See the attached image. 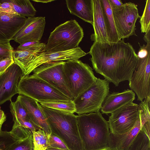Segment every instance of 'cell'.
Returning <instances> with one entry per match:
<instances>
[{
	"label": "cell",
	"mask_w": 150,
	"mask_h": 150,
	"mask_svg": "<svg viewBox=\"0 0 150 150\" xmlns=\"http://www.w3.org/2000/svg\"><path fill=\"white\" fill-rule=\"evenodd\" d=\"M124 40L116 42H94L88 52L95 71L116 86L121 82L129 81L138 60L132 45Z\"/></svg>",
	"instance_id": "obj_1"
},
{
	"label": "cell",
	"mask_w": 150,
	"mask_h": 150,
	"mask_svg": "<svg viewBox=\"0 0 150 150\" xmlns=\"http://www.w3.org/2000/svg\"><path fill=\"white\" fill-rule=\"evenodd\" d=\"M77 122L83 150H109L108 124L100 110L78 115Z\"/></svg>",
	"instance_id": "obj_2"
},
{
	"label": "cell",
	"mask_w": 150,
	"mask_h": 150,
	"mask_svg": "<svg viewBox=\"0 0 150 150\" xmlns=\"http://www.w3.org/2000/svg\"><path fill=\"white\" fill-rule=\"evenodd\" d=\"M38 105L52 133L60 139L69 150H83L77 122V116Z\"/></svg>",
	"instance_id": "obj_3"
},
{
	"label": "cell",
	"mask_w": 150,
	"mask_h": 150,
	"mask_svg": "<svg viewBox=\"0 0 150 150\" xmlns=\"http://www.w3.org/2000/svg\"><path fill=\"white\" fill-rule=\"evenodd\" d=\"M64 72L66 83L72 100L92 86L97 79L89 65L79 59L65 62Z\"/></svg>",
	"instance_id": "obj_4"
},
{
	"label": "cell",
	"mask_w": 150,
	"mask_h": 150,
	"mask_svg": "<svg viewBox=\"0 0 150 150\" xmlns=\"http://www.w3.org/2000/svg\"><path fill=\"white\" fill-rule=\"evenodd\" d=\"M83 36V29L76 20L66 21L50 33L45 44L46 52H61L76 48Z\"/></svg>",
	"instance_id": "obj_5"
},
{
	"label": "cell",
	"mask_w": 150,
	"mask_h": 150,
	"mask_svg": "<svg viewBox=\"0 0 150 150\" xmlns=\"http://www.w3.org/2000/svg\"><path fill=\"white\" fill-rule=\"evenodd\" d=\"M18 93L38 103L71 100L43 80L33 75L22 76L18 86Z\"/></svg>",
	"instance_id": "obj_6"
},
{
	"label": "cell",
	"mask_w": 150,
	"mask_h": 150,
	"mask_svg": "<svg viewBox=\"0 0 150 150\" xmlns=\"http://www.w3.org/2000/svg\"><path fill=\"white\" fill-rule=\"evenodd\" d=\"M109 83L105 79L97 78L95 84L73 100L75 112L79 115L99 111L109 93Z\"/></svg>",
	"instance_id": "obj_7"
},
{
	"label": "cell",
	"mask_w": 150,
	"mask_h": 150,
	"mask_svg": "<svg viewBox=\"0 0 150 150\" xmlns=\"http://www.w3.org/2000/svg\"><path fill=\"white\" fill-rule=\"evenodd\" d=\"M139 117V104L133 102L127 104L111 114L108 121L110 132L121 135L130 131Z\"/></svg>",
	"instance_id": "obj_8"
},
{
	"label": "cell",
	"mask_w": 150,
	"mask_h": 150,
	"mask_svg": "<svg viewBox=\"0 0 150 150\" xmlns=\"http://www.w3.org/2000/svg\"><path fill=\"white\" fill-rule=\"evenodd\" d=\"M137 5L131 2L119 8L112 9L115 25L120 40L128 38L135 33L136 23L140 18Z\"/></svg>",
	"instance_id": "obj_9"
},
{
	"label": "cell",
	"mask_w": 150,
	"mask_h": 150,
	"mask_svg": "<svg viewBox=\"0 0 150 150\" xmlns=\"http://www.w3.org/2000/svg\"><path fill=\"white\" fill-rule=\"evenodd\" d=\"M64 62L59 61L43 64L33 70L32 75L43 80L72 100L64 77Z\"/></svg>",
	"instance_id": "obj_10"
},
{
	"label": "cell",
	"mask_w": 150,
	"mask_h": 150,
	"mask_svg": "<svg viewBox=\"0 0 150 150\" xmlns=\"http://www.w3.org/2000/svg\"><path fill=\"white\" fill-rule=\"evenodd\" d=\"M129 86L137 97V100H150V53L145 57L138 58Z\"/></svg>",
	"instance_id": "obj_11"
},
{
	"label": "cell",
	"mask_w": 150,
	"mask_h": 150,
	"mask_svg": "<svg viewBox=\"0 0 150 150\" xmlns=\"http://www.w3.org/2000/svg\"><path fill=\"white\" fill-rule=\"evenodd\" d=\"M22 76L21 69L14 63L0 75V105L11 100L18 93V86Z\"/></svg>",
	"instance_id": "obj_12"
},
{
	"label": "cell",
	"mask_w": 150,
	"mask_h": 150,
	"mask_svg": "<svg viewBox=\"0 0 150 150\" xmlns=\"http://www.w3.org/2000/svg\"><path fill=\"white\" fill-rule=\"evenodd\" d=\"M45 23V17H28L13 40L20 45L31 41H40L43 33Z\"/></svg>",
	"instance_id": "obj_13"
},
{
	"label": "cell",
	"mask_w": 150,
	"mask_h": 150,
	"mask_svg": "<svg viewBox=\"0 0 150 150\" xmlns=\"http://www.w3.org/2000/svg\"><path fill=\"white\" fill-rule=\"evenodd\" d=\"M86 54L87 53L79 47L67 51L54 52H45L41 53L32 60L27 73V76L29 75L35 68L43 64L56 61L79 59Z\"/></svg>",
	"instance_id": "obj_14"
},
{
	"label": "cell",
	"mask_w": 150,
	"mask_h": 150,
	"mask_svg": "<svg viewBox=\"0 0 150 150\" xmlns=\"http://www.w3.org/2000/svg\"><path fill=\"white\" fill-rule=\"evenodd\" d=\"M26 19V17L19 15H11L0 12V43L10 42Z\"/></svg>",
	"instance_id": "obj_15"
},
{
	"label": "cell",
	"mask_w": 150,
	"mask_h": 150,
	"mask_svg": "<svg viewBox=\"0 0 150 150\" xmlns=\"http://www.w3.org/2000/svg\"><path fill=\"white\" fill-rule=\"evenodd\" d=\"M26 110L31 121L47 135L51 132L46 118L39 108L38 102L28 97L19 94L17 98Z\"/></svg>",
	"instance_id": "obj_16"
},
{
	"label": "cell",
	"mask_w": 150,
	"mask_h": 150,
	"mask_svg": "<svg viewBox=\"0 0 150 150\" xmlns=\"http://www.w3.org/2000/svg\"><path fill=\"white\" fill-rule=\"evenodd\" d=\"M135 96V93L129 89L120 92L109 93L102 105L101 111L106 115L111 114L123 105L133 102Z\"/></svg>",
	"instance_id": "obj_17"
},
{
	"label": "cell",
	"mask_w": 150,
	"mask_h": 150,
	"mask_svg": "<svg viewBox=\"0 0 150 150\" xmlns=\"http://www.w3.org/2000/svg\"><path fill=\"white\" fill-rule=\"evenodd\" d=\"M93 9L94 33L91 39L94 42L101 43L109 42L102 4L100 0H92Z\"/></svg>",
	"instance_id": "obj_18"
},
{
	"label": "cell",
	"mask_w": 150,
	"mask_h": 150,
	"mask_svg": "<svg viewBox=\"0 0 150 150\" xmlns=\"http://www.w3.org/2000/svg\"><path fill=\"white\" fill-rule=\"evenodd\" d=\"M70 13L92 25L93 9L92 0H66Z\"/></svg>",
	"instance_id": "obj_19"
},
{
	"label": "cell",
	"mask_w": 150,
	"mask_h": 150,
	"mask_svg": "<svg viewBox=\"0 0 150 150\" xmlns=\"http://www.w3.org/2000/svg\"><path fill=\"white\" fill-rule=\"evenodd\" d=\"M141 128L140 116L136 125L129 132L121 135L110 133L109 150H127Z\"/></svg>",
	"instance_id": "obj_20"
},
{
	"label": "cell",
	"mask_w": 150,
	"mask_h": 150,
	"mask_svg": "<svg viewBox=\"0 0 150 150\" xmlns=\"http://www.w3.org/2000/svg\"><path fill=\"white\" fill-rule=\"evenodd\" d=\"M45 52V46L35 50H13L12 56L14 63L21 69L22 76H27L28 69L33 59L38 55Z\"/></svg>",
	"instance_id": "obj_21"
},
{
	"label": "cell",
	"mask_w": 150,
	"mask_h": 150,
	"mask_svg": "<svg viewBox=\"0 0 150 150\" xmlns=\"http://www.w3.org/2000/svg\"><path fill=\"white\" fill-rule=\"evenodd\" d=\"M109 42H116L121 40L115 27L112 8L109 0H100Z\"/></svg>",
	"instance_id": "obj_22"
},
{
	"label": "cell",
	"mask_w": 150,
	"mask_h": 150,
	"mask_svg": "<svg viewBox=\"0 0 150 150\" xmlns=\"http://www.w3.org/2000/svg\"><path fill=\"white\" fill-rule=\"evenodd\" d=\"M12 3L16 13L25 17L34 16L37 12L33 4L29 0H9Z\"/></svg>",
	"instance_id": "obj_23"
},
{
	"label": "cell",
	"mask_w": 150,
	"mask_h": 150,
	"mask_svg": "<svg viewBox=\"0 0 150 150\" xmlns=\"http://www.w3.org/2000/svg\"><path fill=\"white\" fill-rule=\"evenodd\" d=\"M150 100L144 99L139 104V116L141 122V130L150 138Z\"/></svg>",
	"instance_id": "obj_24"
},
{
	"label": "cell",
	"mask_w": 150,
	"mask_h": 150,
	"mask_svg": "<svg viewBox=\"0 0 150 150\" xmlns=\"http://www.w3.org/2000/svg\"><path fill=\"white\" fill-rule=\"evenodd\" d=\"M38 103L43 107L69 113L74 114L76 112L75 104L72 100L66 101H48Z\"/></svg>",
	"instance_id": "obj_25"
},
{
	"label": "cell",
	"mask_w": 150,
	"mask_h": 150,
	"mask_svg": "<svg viewBox=\"0 0 150 150\" xmlns=\"http://www.w3.org/2000/svg\"><path fill=\"white\" fill-rule=\"evenodd\" d=\"M127 150H150V138L140 130Z\"/></svg>",
	"instance_id": "obj_26"
},
{
	"label": "cell",
	"mask_w": 150,
	"mask_h": 150,
	"mask_svg": "<svg viewBox=\"0 0 150 150\" xmlns=\"http://www.w3.org/2000/svg\"><path fill=\"white\" fill-rule=\"evenodd\" d=\"M10 101V111L13 116V122L23 119L30 120L26 110L17 98L15 102H12L11 100Z\"/></svg>",
	"instance_id": "obj_27"
},
{
	"label": "cell",
	"mask_w": 150,
	"mask_h": 150,
	"mask_svg": "<svg viewBox=\"0 0 150 150\" xmlns=\"http://www.w3.org/2000/svg\"><path fill=\"white\" fill-rule=\"evenodd\" d=\"M33 150H46L47 148V134L40 129L32 132Z\"/></svg>",
	"instance_id": "obj_28"
},
{
	"label": "cell",
	"mask_w": 150,
	"mask_h": 150,
	"mask_svg": "<svg viewBox=\"0 0 150 150\" xmlns=\"http://www.w3.org/2000/svg\"><path fill=\"white\" fill-rule=\"evenodd\" d=\"M20 140H21L15 138L10 132L2 131L0 133V149L8 150Z\"/></svg>",
	"instance_id": "obj_29"
},
{
	"label": "cell",
	"mask_w": 150,
	"mask_h": 150,
	"mask_svg": "<svg viewBox=\"0 0 150 150\" xmlns=\"http://www.w3.org/2000/svg\"><path fill=\"white\" fill-rule=\"evenodd\" d=\"M139 22L142 33H146L150 30V0L146 1L144 10Z\"/></svg>",
	"instance_id": "obj_30"
},
{
	"label": "cell",
	"mask_w": 150,
	"mask_h": 150,
	"mask_svg": "<svg viewBox=\"0 0 150 150\" xmlns=\"http://www.w3.org/2000/svg\"><path fill=\"white\" fill-rule=\"evenodd\" d=\"M8 150H33V135L14 144Z\"/></svg>",
	"instance_id": "obj_31"
},
{
	"label": "cell",
	"mask_w": 150,
	"mask_h": 150,
	"mask_svg": "<svg viewBox=\"0 0 150 150\" xmlns=\"http://www.w3.org/2000/svg\"><path fill=\"white\" fill-rule=\"evenodd\" d=\"M47 136V148L69 150L64 143L57 137L52 133Z\"/></svg>",
	"instance_id": "obj_32"
},
{
	"label": "cell",
	"mask_w": 150,
	"mask_h": 150,
	"mask_svg": "<svg viewBox=\"0 0 150 150\" xmlns=\"http://www.w3.org/2000/svg\"><path fill=\"white\" fill-rule=\"evenodd\" d=\"M45 46V44L40 41H31L20 44L16 50H35Z\"/></svg>",
	"instance_id": "obj_33"
},
{
	"label": "cell",
	"mask_w": 150,
	"mask_h": 150,
	"mask_svg": "<svg viewBox=\"0 0 150 150\" xmlns=\"http://www.w3.org/2000/svg\"><path fill=\"white\" fill-rule=\"evenodd\" d=\"M13 50L10 42L5 44L0 43V61L6 57H13Z\"/></svg>",
	"instance_id": "obj_34"
},
{
	"label": "cell",
	"mask_w": 150,
	"mask_h": 150,
	"mask_svg": "<svg viewBox=\"0 0 150 150\" xmlns=\"http://www.w3.org/2000/svg\"><path fill=\"white\" fill-rule=\"evenodd\" d=\"M0 2V12L8 14L18 15L15 11L12 4L8 0L1 1Z\"/></svg>",
	"instance_id": "obj_35"
},
{
	"label": "cell",
	"mask_w": 150,
	"mask_h": 150,
	"mask_svg": "<svg viewBox=\"0 0 150 150\" xmlns=\"http://www.w3.org/2000/svg\"><path fill=\"white\" fill-rule=\"evenodd\" d=\"M14 63L13 57H6L0 61V73H4Z\"/></svg>",
	"instance_id": "obj_36"
},
{
	"label": "cell",
	"mask_w": 150,
	"mask_h": 150,
	"mask_svg": "<svg viewBox=\"0 0 150 150\" xmlns=\"http://www.w3.org/2000/svg\"><path fill=\"white\" fill-rule=\"evenodd\" d=\"M109 1L112 9L119 8L124 5L120 0H109Z\"/></svg>",
	"instance_id": "obj_37"
},
{
	"label": "cell",
	"mask_w": 150,
	"mask_h": 150,
	"mask_svg": "<svg viewBox=\"0 0 150 150\" xmlns=\"http://www.w3.org/2000/svg\"><path fill=\"white\" fill-rule=\"evenodd\" d=\"M6 120V116L4 112L0 109V133L3 131L1 130L2 126Z\"/></svg>",
	"instance_id": "obj_38"
},
{
	"label": "cell",
	"mask_w": 150,
	"mask_h": 150,
	"mask_svg": "<svg viewBox=\"0 0 150 150\" xmlns=\"http://www.w3.org/2000/svg\"><path fill=\"white\" fill-rule=\"evenodd\" d=\"M150 30L146 33L143 38L144 40L147 43H150Z\"/></svg>",
	"instance_id": "obj_39"
},
{
	"label": "cell",
	"mask_w": 150,
	"mask_h": 150,
	"mask_svg": "<svg viewBox=\"0 0 150 150\" xmlns=\"http://www.w3.org/2000/svg\"><path fill=\"white\" fill-rule=\"evenodd\" d=\"M54 0H34L33 1L37 2H40L42 3H47L50 2Z\"/></svg>",
	"instance_id": "obj_40"
},
{
	"label": "cell",
	"mask_w": 150,
	"mask_h": 150,
	"mask_svg": "<svg viewBox=\"0 0 150 150\" xmlns=\"http://www.w3.org/2000/svg\"><path fill=\"white\" fill-rule=\"evenodd\" d=\"M46 150H69L62 149H57L51 148H47Z\"/></svg>",
	"instance_id": "obj_41"
},
{
	"label": "cell",
	"mask_w": 150,
	"mask_h": 150,
	"mask_svg": "<svg viewBox=\"0 0 150 150\" xmlns=\"http://www.w3.org/2000/svg\"><path fill=\"white\" fill-rule=\"evenodd\" d=\"M0 150H4L2 149H0Z\"/></svg>",
	"instance_id": "obj_42"
},
{
	"label": "cell",
	"mask_w": 150,
	"mask_h": 150,
	"mask_svg": "<svg viewBox=\"0 0 150 150\" xmlns=\"http://www.w3.org/2000/svg\"><path fill=\"white\" fill-rule=\"evenodd\" d=\"M1 74H1L0 73V75H1Z\"/></svg>",
	"instance_id": "obj_43"
}]
</instances>
